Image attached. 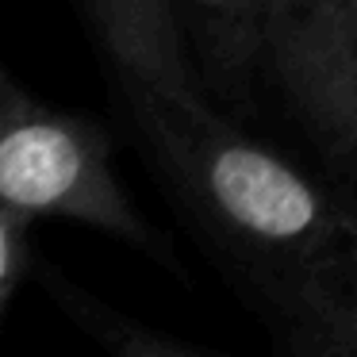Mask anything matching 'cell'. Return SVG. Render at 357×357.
I'll use <instances>...</instances> for the list:
<instances>
[{"label": "cell", "mask_w": 357, "mask_h": 357, "mask_svg": "<svg viewBox=\"0 0 357 357\" xmlns=\"http://www.w3.org/2000/svg\"><path fill=\"white\" fill-rule=\"evenodd\" d=\"M265 43L303 131L357 162V0H265Z\"/></svg>", "instance_id": "cell-3"}, {"label": "cell", "mask_w": 357, "mask_h": 357, "mask_svg": "<svg viewBox=\"0 0 357 357\" xmlns=\"http://www.w3.org/2000/svg\"><path fill=\"white\" fill-rule=\"evenodd\" d=\"M277 342L284 357H357V284L277 326Z\"/></svg>", "instance_id": "cell-7"}, {"label": "cell", "mask_w": 357, "mask_h": 357, "mask_svg": "<svg viewBox=\"0 0 357 357\" xmlns=\"http://www.w3.org/2000/svg\"><path fill=\"white\" fill-rule=\"evenodd\" d=\"M47 284H50V292H54V300L62 303L66 315H70L93 342H100L112 357H223V354H211V349H204V346L173 338V334L131 323L127 315L104 307V303L93 300L89 292L73 288L70 280H62L58 273H47Z\"/></svg>", "instance_id": "cell-6"}, {"label": "cell", "mask_w": 357, "mask_h": 357, "mask_svg": "<svg viewBox=\"0 0 357 357\" xmlns=\"http://www.w3.org/2000/svg\"><path fill=\"white\" fill-rule=\"evenodd\" d=\"M0 204L31 219H73L169 261L112 169V139L85 116L35 100L0 66Z\"/></svg>", "instance_id": "cell-2"}, {"label": "cell", "mask_w": 357, "mask_h": 357, "mask_svg": "<svg viewBox=\"0 0 357 357\" xmlns=\"http://www.w3.org/2000/svg\"><path fill=\"white\" fill-rule=\"evenodd\" d=\"M81 8L108 50L116 77L162 93H196L173 0H81Z\"/></svg>", "instance_id": "cell-4"}, {"label": "cell", "mask_w": 357, "mask_h": 357, "mask_svg": "<svg viewBox=\"0 0 357 357\" xmlns=\"http://www.w3.org/2000/svg\"><path fill=\"white\" fill-rule=\"evenodd\" d=\"M173 8L192 35L204 70L223 93L242 89L257 62L269 58L265 0H173Z\"/></svg>", "instance_id": "cell-5"}, {"label": "cell", "mask_w": 357, "mask_h": 357, "mask_svg": "<svg viewBox=\"0 0 357 357\" xmlns=\"http://www.w3.org/2000/svg\"><path fill=\"white\" fill-rule=\"evenodd\" d=\"M27 219L16 215L12 208L0 204V326H4V315L12 307V296H16L20 280L27 273Z\"/></svg>", "instance_id": "cell-8"}, {"label": "cell", "mask_w": 357, "mask_h": 357, "mask_svg": "<svg viewBox=\"0 0 357 357\" xmlns=\"http://www.w3.org/2000/svg\"><path fill=\"white\" fill-rule=\"evenodd\" d=\"M158 173L273 331L357 284V196H342L231 127L196 93L116 77Z\"/></svg>", "instance_id": "cell-1"}]
</instances>
